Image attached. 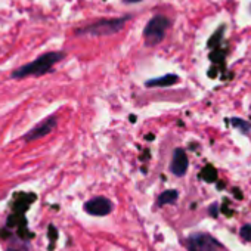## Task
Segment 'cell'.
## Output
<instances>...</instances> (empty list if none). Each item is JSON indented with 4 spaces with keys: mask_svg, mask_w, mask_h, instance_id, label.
<instances>
[{
    "mask_svg": "<svg viewBox=\"0 0 251 251\" xmlns=\"http://www.w3.org/2000/svg\"><path fill=\"white\" fill-rule=\"evenodd\" d=\"M65 58L64 52H46L37 56L34 61L21 65L20 68H15L11 73V78L18 80V78H25V77H40L52 71V68L61 62Z\"/></svg>",
    "mask_w": 251,
    "mask_h": 251,
    "instance_id": "obj_1",
    "label": "cell"
},
{
    "mask_svg": "<svg viewBox=\"0 0 251 251\" xmlns=\"http://www.w3.org/2000/svg\"><path fill=\"white\" fill-rule=\"evenodd\" d=\"M129 20H130V17L98 20L92 24H87L81 28H77L75 36H93V37L112 36V34H117L118 31H121Z\"/></svg>",
    "mask_w": 251,
    "mask_h": 251,
    "instance_id": "obj_2",
    "label": "cell"
},
{
    "mask_svg": "<svg viewBox=\"0 0 251 251\" xmlns=\"http://www.w3.org/2000/svg\"><path fill=\"white\" fill-rule=\"evenodd\" d=\"M170 27V20L164 15H155L152 17L145 30H144V39H145V45L147 46H157L160 45L164 37H166V31Z\"/></svg>",
    "mask_w": 251,
    "mask_h": 251,
    "instance_id": "obj_3",
    "label": "cell"
},
{
    "mask_svg": "<svg viewBox=\"0 0 251 251\" xmlns=\"http://www.w3.org/2000/svg\"><path fill=\"white\" fill-rule=\"evenodd\" d=\"M58 126V117L56 115H49L46 118H43L40 123H37L34 127H31L28 132L24 133L23 136V141L30 144V142H34V141H39L48 135H50Z\"/></svg>",
    "mask_w": 251,
    "mask_h": 251,
    "instance_id": "obj_4",
    "label": "cell"
},
{
    "mask_svg": "<svg viewBox=\"0 0 251 251\" xmlns=\"http://www.w3.org/2000/svg\"><path fill=\"white\" fill-rule=\"evenodd\" d=\"M219 242L210 236L208 233H192L188 238V250L189 251H217Z\"/></svg>",
    "mask_w": 251,
    "mask_h": 251,
    "instance_id": "obj_5",
    "label": "cell"
},
{
    "mask_svg": "<svg viewBox=\"0 0 251 251\" xmlns=\"http://www.w3.org/2000/svg\"><path fill=\"white\" fill-rule=\"evenodd\" d=\"M84 211L90 216H106L112 211V202L105 197H95L84 202Z\"/></svg>",
    "mask_w": 251,
    "mask_h": 251,
    "instance_id": "obj_6",
    "label": "cell"
},
{
    "mask_svg": "<svg viewBox=\"0 0 251 251\" xmlns=\"http://www.w3.org/2000/svg\"><path fill=\"white\" fill-rule=\"evenodd\" d=\"M188 166H189V160H188V155H186L185 150L176 148L175 152H173V158H172V164H170V172L175 176L182 177L188 172Z\"/></svg>",
    "mask_w": 251,
    "mask_h": 251,
    "instance_id": "obj_7",
    "label": "cell"
},
{
    "mask_svg": "<svg viewBox=\"0 0 251 251\" xmlns=\"http://www.w3.org/2000/svg\"><path fill=\"white\" fill-rule=\"evenodd\" d=\"M179 81V77L176 74H166L157 78H151L145 83L147 87H170L175 86Z\"/></svg>",
    "mask_w": 251,
    "mask_h": 251,
    "instance_id": "obj_8",
    "label": "cell"
},
{
    "mask_svg": "<svg viewBox=\"0 0 251 251\" xmlns=\"http://www.w3.org/2000/svg\"><path fill=\"white\" fill-rule=\"evenodd\" d=\"M177 197H179V194H177L176 189H167V191H164V192L158 197L157 205L161 207V205H166V204H175V202L177 201Z\"/></svg>",
    "mask_w": 251,
    "mask_h": 251,
    "instance_id": "obj_9",
    "label": "cell"
},
{
    "mask_svg": "<svg viewBox=\"0 0 251 251\" xmlns=\"http://www.w3.org/2000/svg\"><path fill=\"white\" fill-rule=\"evenodd\" d=\"M6 251H31V248H30L28 242H25L17 236H12L6 247Z\"/></svg>",
    "mask_w": 251,
    "mask_h": 251,
    "instance_id": "obj_10",
    "label": "cell"
},
{
    "mask_svg": "<svg viewBox=\"0 0 251 251\" xmlns=\"http://www.w3.org/2000/svg\"><path fill=\"white\" fill-rule=\"evenodd\" d=\"M230 123H232L233 127H238L241 130V133H244V135H248L251 132V124L242 118H232Z\"/></svg>",
    "mask_w": 251,
    "mask_h": 251,
    "instance_id": "obj_11",
    "label": "cell"
},
{
    "mask_svg": "<svg viewBox=\"0 0 251 251\" xmlns=\"http://www.w3.org/2000/svg\"><path fill=\"white\" fill-rule=\"evenodd\" d=\"M201 176H202L207 182H214V180L217 179V173H216V170H214L211 166H207V167L202 170Z\"/></svg>",
    "mask_w": 251,
    "mask_h": 251,
    "instance_id": "obj_12",
    "label": "cell"
},
{
    "mask_svg": "<svg viewBox=\"0 0 251 251\" xmlns=\"http://www.w3.org/2000/svg\"><path fill=\"white\" fill-rule=\"evenodd\" d=\"M239 235H241V238H242V239H245V241H251V225H245V226H242V227H241V230H239Z\"/></svg>",
    "mask_w": 251,
    "mask_h": 251,
    "instance_id": "obj_13",
    "label": "cell"
},
{
    "mask_svg": "<svg viewBox=\"0 0 251 251\" xmlns=\"http://www.w3.org/2000/svg\"><path fill=\"white\" fill-rule=\"evenodd\" d=\"M123 2L126 5H130V3H139V2H142V0H123Z\"/></svg>",
    "mask_w": 251,
    "mask_h": 251,
    "instance_id": "obj_14",
    "label": "cell"
},
{
    "mask_svg": "<svg viewBox=\"0 0 251 251\" xmlns=\"http://www.w3.org/2000/svg\"><path fill=\"white\" fill-rule=\"evenodd\" d=\"M250 12H251V5H250Z\"/></svg>",
    "mask_w": 251,
    "mask_h": 251,
    "instance_id": "obj_15",
    "label": "cell"
}]
</instances>
